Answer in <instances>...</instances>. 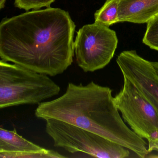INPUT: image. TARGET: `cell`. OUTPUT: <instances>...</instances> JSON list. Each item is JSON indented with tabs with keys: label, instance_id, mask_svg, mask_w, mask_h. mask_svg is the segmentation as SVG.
<instances>
[{
	"label": "cell",
	"instance_id": "obj_2",
	"mask_svg": "<svg viewBox=\"0 0 158 158\" xmlns=\"http://www.w3.org/2000/svg\"><path fill=\"white\" fill-rule=\"evenodd\" d=\"M112 90L92 81L86 85L69 83L56 99L41 102L35 116L62 121L103 136L133 152L139 157L149 154L143 138L129 129L115 105Z\"/></svg>",
	"mask_w": 158,
	"mask_h": 158
},
{
	"label": "cell",
	"instance_id": "obj_7",
	"mask_svg": "<svg viewBox=\"0 0 158 158\" xmlns=\"http://www.w3.org/2000/svg\"><path fill=\"white\" fill-rule=\"evenodd\" d=\"M116 61L123 77L132 83L158 111V75L151 62L135 50L123 51Z\"/></svg>",
	"mask_w": 158,
	"mask_h": 158
},
{
	"label": "cell",
	"instance_id": "obj_4",
	"mask_svg": "<svg viewBox=\"0 0 158 158\" xmlns=\"http://www.w3.org/2000/svg\"><path fill=\"white\" fill-rule=\"evenodd\" d=\"M46 121L45 131L56 147L94 157L125 158L130 156L129 149L94 133L58 120L49 119Z\"/></svg>",
	"mask_w": 158,
	"mask_h": 158
},
{
	"label": "cell",
	"instance_id": "obj_6",
	"mask_svg": "<svg viewBox=\"0 0 158 158\" xmlns=\"http://www.w3.org/2000/svg\"><path fill=\"white\" fill-rule=\"evenodd\" d=\"M120 92L113 97L115 105L132 130L148 144L158 140V111L126 77Z\"/></svg>",
	"mask_w": 158,
	"mask_h": 158
},
{
	"label": "cell",
	"instance_id": "obj_14",
	"mask_svg": "<svg viewBox=\"0 0 158 158\" xmlns=\"http://www.w3.org/2000/svg\"><path fill=\"white\" fill-rule=\"evenodd\" d=\"M6 1V0H0V10L4 7Z\"/></svg>",
	"mask_w": 158,
	"mask_h": 158
},
{
	"label": "cell",
	"instance_id": "obj_8",
	"mask_svg": "<svg viewBox=\"0 0 158 158\" xmlns=\"http://www.w3.org/2000/svg\"><path fill=\"white\" fill-rule=\"evenodd\" d=\"M158 15V0H119L118 22L148 23Z\"/></svg>",
	"mask_w": 158,
	"mask_h": 158
},
{
	"label": "cell",
	"instance_id": "obj_10",
	"mask_svg": "<svg viewBox=\"0 0 158 158\" xmlns=\"http://www.w3.org/2000/svg\"><path fill=\"white\" fill-rule=\"evenodd\" d=\"M119 0H106L104 5L94 14L95 23L109 27L118 23Z\"/></svg>",
	"mask_w": 158,
	"mask_h": 158
},
{
	"label": "cell",
	"instance_id": "obj_1",
	"mask_svg": "<svg viewBox=\"0 0 158 158\" xmlns=\"http://www.w3.org/2000/svg\"><path fill=\"white\" fill-rule=\"evenodd\" d=\"M76 25L59 8L27 11L0 22V58L51 77L73 63Z\"/></svg>",
	"mask_w": 158,
	"mask_h": 158
},
{
	"label": "cell",
	"instance_id": "obj_5",
	"mask_svg": "<svg viewBox=\"0 0 158 158\" xmlns=\"http://www.w3.org/2000/svg\"><path fill=\"white\" fill-rule=\"evenodd\" d=\"M118 44L115 31L94 23L79 30L74 41V54L78 66L84 72H94L107 66Z\"/></svg>",
	"mask_w": 158,
	"mask_h": 158
},
{
	"label": "cell",
	"instance_id": "obj_9",
	"mask_svg": "<svg viewBox=\"0 0 158 158\" xmlns=\"http://www.w3.org/2000/svg\"><path fill=\"white\" fill-rule=\"evenodd\" d=\"M47 150L18 134L15 129L9 131L0 128V153H42Z\"/></svg>",
	"mask_w": 158,
	"mask_h": 158
},
{
	"label": "cell",
	"instance_id": "obj_12",
	"mask_svg": "<svg viewBox=\"0 0 158 158\" xmlns=\"http://www.w3.org/2000/svg\"><path fill=\"white\" fill-rule=\"evenodd\" d=\"M55 0H15V5L19 9L28 11L30 9H40L42 7H50Z\"/></svg>",
	"mask_w": 158,
	"mask_h": 158
},
{
	"label": "cell",
	"instance_id": "obj_3",
	"mask_svg": "<svg viewBox=\"0 0 158 158\" xmlns=\"http://www.w3.org/2000/svg\"><path fill=\"white\" fill-rule=\"evenodd\" d=\"M60 92L59 85L47 75L0 60V109L39 105Z\"/></svg>",
	"mask_w": 158,
	"mask_h": 158
},
{
	"label": "cell",
	"instance_id": "obj_11",
	"mask_svg": "<svg viewBox=\"0 0 158 158\" xmlns=\"http://www.w3.org/2000/svg\"><path fill=\"white\" fill-rule=\"evenodd\" d=\"M143 41L151 49L158 51V15L148 22Z\"/></svg>",
	"mask_w": 158,
	"mask_h": 158
},
{
	"label": "cell",
	"instance_id": "obj_13",
	"mask_svg": "<svg viewBox=\"0 0 158 158\" xmlns=\"http://www.w3.org/2000/svg\"><path fill=\"white\" fill-rule=\"evenodd\" d=\"M148 148L149 154L153 151H156L158 152V140L148 145ZM154 157L158 158V154L157 156H155Z\"/></svg>",
	"mask_w": 158,
	"mask_h": 158
}]
</instances>
